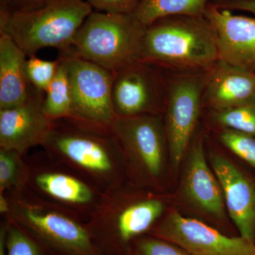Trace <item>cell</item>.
<instances>
[{
	"label": "cell",
	"mask_w": 255,
	"mask_h": 255,
	"mask_svg": "<svg viewBox=\"0 0 255 255\" xmlns=\"http://www.w3.org/2000/svg\"><path fill=\"white\" fill-rule=\"evenodd\" d=\"M72 94L71 114L67 120L83 127L112 130L117 119L112 101L114 73L75 55L60 54Z\"/></svg>",
	"instance_id": "cell-8"
},
{
	"label": "cell",
	"mask_w": 255,
	"mask_h": 255,
	"mask_svg": "<svg viewBox=\"0 0 255 255\" xmlns=\"http://www.w3.org/2000/svg\"><path fill=\"white\" fill-rule=\"evenodd\" d=\"M47 157L91 183L102 192L125 184V158L112 130H98L60 119L53 121L42 143Z\"/></svg>",
	"instance_id": "cell-1"
},
{
	"label": "cell",
	"mask_w": 255,
	"mask_h": 255,
	"mask_svg": "<svg viewBox=\"0 0 255 255\" xmlns=\"http://www.w3.org/2000/svg\"><path fill=\"white\" fill-rule=\"evenodd\" d=\"M218 59L214 28L204 16H165L146 28L141 61L182 73L205 70Z\"/></svg>",
	"instance_id": "cell-2"
},
{
	"label": "cell",
	"mask_w": 255,
	"mask_h": 255,
	"mask_svg": "<svg viewBox=\"0 0 255 255\" xmlns=\"http://www.w3.org/2000/svg\"><path fill=\"white\" fill-rule=\"evenodd\" d=\"M16 223L48 255H105L95 244L87 222L68 210L42 199L28 188L4 192Z\"/></svg>",
	"instance_id": "cell-3"
},
{
	"label": "cell",
	"mask_w": 255,
	"mask_h": 255,
	"mask_svg": "<svg viewBox=\"0 0 255 255\" xmlns=\"http://www.w3.org/2000/svg\"><path fill=\"white\" fill-rule=\"evenodd\" d=\"M27 55L4 32L0 31V110L24 103L33 87L26 75Z\"/></svg>",
	"instance_id": "cell-18"
},
{
	"label": "cell",
	"mask_w": 255,
	"mask_h": 255,
	"mask_svg": "<svg viewBox=\"0 0 255 255\" xmlns=\"http://www.w3.org/2000/svg\"><path fill=\"white\" fill-rule=\"evenodd\" d=\"M10 211V202L9 198L5 193H0V214L1 217L8 216Z\"/></svg>",
	"instance_id": "cell-30"
},
{
	"label": "cell",
	"mask_w": 255,
	"mask_h": 255,
	"mask_svg": "<svg viewBox=\"0 0 255 255\" xmlns=\"http://www.w3.org/2000/svg\"><path fill=\"white\" fill-rule=\"evenodd\" d=\"M167 72L140 61L114 73L112 101L117 118L163 114Z\"/></svg>",
	"instance_id": "cell-11"
},
{
	"label": "cell",
	"mask_w": 255,
	"mask_h": 255,
	"mask_svg": "<svg viewBox=\"0 0 255 255\" xmlns=\"http://www.w3.org/2000/svg\"><path fill=\"white\" fill-rule=\"evenodd\" d=\"M95 11L113 14H132L140 0H85Z\"/></svg>",
	"instance_id": "cell-27"
},
{
	"label": "cell",
	"mask_w": 255,
	"mask_h": 255,
	"mask_svg": "<svg viewBox=\"0 0 255 255\" xmlns=\"http://www.w3.org/2000/svg\"><path fill=\"white\" fill-rule=\"evenodd\" d=\"M147 234L171 242L190 255H255V245L241 236H228L174 211L159 219Z\"/></svg>",
	"instance_id": "cell-12"
},
{
	"label": "cell",
	"mask_w": 255,
	"mask_h": 255,
	"mask_svg": "<svg viewBox=\"0 0 255 255\" xmlns=\"http://www.w3.org/2000/svg\"><path fill=\"white\" fill-rule=\"evenodd\" d=\"M28 164L20 152L0 148V193L23 189L27 185Z\"/></svg>",
	"instance_id": "cell-21"
},
{
	"label": "cell",
	"mask_w": 255,
	"mask_h": 255,
	"mask_svg": "<svg viewBox=\"0 0 255 255\" xmlns=\"http://www.w3.org/2000/svg\"><path fill=\"white\" fill-rule=\"evenodd\" d=\"M211 165L222 189L225 205L240 236L255 245V185L227 157H211Z\"/></svg>",
	"instance_id": "cell-15"
},
{
	"label": "cell",
	"mask_w": 255,
	"mask_h": 255,
	"mask_svg": "<svg viewBox=\"0 0 255 255\" xmlns=\"http://www.w3.org/2000/svg\"><path fill=\"white\" fill-rule=\"evenodd\" d=\"M60 65L54 80L45 93L43 111L52 121L68 119L71 114L72 94L66 67L59 57Z\"/></svg>",
	"instance_id": "cell-20"
},
{
	"label": "cell",
	"mask_w": 255,
	"mask_h": 255,
	"mask_svg": "<svg viewBox=\"0 0 255 255\" xmlns=\"http://www.w3.org/2000/svg\"><path fill=\"white\" fill-rule=\"evenodd\" d=\"M6 221H1V228H0V255H6Z\"/></svg>",
	"instance_id": "cell-31"
},
{
	"label": "cell",
	"mask_w": 255,
	"mask_h": 255,
	"mask_svg": "<svg viewBox=\"0 0 255 255\" xmlns=\"http://www.w3.org/2000/svg\"><path fill=\"white\" fill-rule=\"evenodd\" d=\"M46 0H0V10L21 11L33 9L45 2Z\"/></svg>",
	"instance_id": "cell-29"
},
{
	"label": "cell",
	"mask_w": 255,
	"mask_h": 255,
	"mask_svg": "<svg viewBox=\"0 0 255 255\" xmlns=\"http://www.w3.org/2000/svg\"><path fill=\"white\" fill-rule=\"evenodd\" d=\"M28 164L30 191L87 221L100 205L104 193L73 171L48 159Z\"/></svg>",
	"instance_id": "cell-10"
},
{
	"label": "cell",
	"mask_w": 255,
	"mask_h": 255,
	"mask_svg": "<svg viewBox=\"0 0 255 255\" xmlns=\"http://www.w3.org/2000/svg\"><path fill=\"white\" fill-rule=\"evenodd\" d=\"M126 187L124 184L104 193L87 221L95 244L105 255H126L130 243L150 232L165 209L160 198L130 192Z\"/></svg>",
	"instance_id": "cell-5"
},
{
	"label": "cell",
	"mask_w": 255,
	"mask_h": 255,
	"mask_svg": "<svg viewBox=\"0 0 255 255\" xmlns=\"http://www.w3.org/2000/svg\"><path fill=\"white\" fill-rule=\"evenodd\" d=\"M92 11L85 0H46L33 9L0 10V31L11 37L28 57L46 48L65 53Z\"/></svg>",
	"instance_id": "cell-4"
},
{
	"label": "cell",
	"mask_w": 255,
	"mask_h": 255,
	"mask_svg": "<svg viewBox=\"0 0 255 255\" xmlns=\"http://www.w3.org/2000/svg\"><path fill=\"white\" fill-rule=\"evenodd\" d=\"M126 255H190L180 247L152 236L145 234L135 238L127 248Z\"/></svg>",
	"instance_id": "cell-25"
},
{
	"label": "cell",
	"mask_w": 255,
	"mask_h": 255,
	"mask_svg": "<svg viewBox=\"0 0 255 255\" xmlns=\"http://www.w3.org/2000/svg\"><path fill=\"white\" fill-rule=\"evenodd\" d=\"M211 113L214 123L221 128L237 130L255 137V102Z\"/></svg>",
	"instance_id": "cell-22"
},
{
	"label": "cell",
	"mask_w": 255,
	"mask_h": 255,
	"mask_svg": "<svg viewBox=\"0 0 255 255\" xmlns=\"http://www.w3.org/2000/svg\"><path fill=\"white\" fill-rule=\"evenodd\" d=\"M43 95L33 88L24 103L0 110V148L24 155L31 147L41 146L53 122L43 112Z\"/></svg>",
	"instance_id": "cell-14"
},
{
	"label": "cell",
	"mask_w": 255,
	"mask_h": 255,
	"mask_svg": "<svg viewBox=\"0 0 255 255\" xmlns=\"http://www.w3.org/2000/svg\"><path fill=\"white\" fill-rule=\"evenodd\" d=\"M203 137L195 138L189 146L183 175L186 199L198 211L218 221L226 219V205L221 184L206 162Z\"/></svg>",
	"instance_id": "cell-16"
},
{
	"label": "cell",
	"mask_w": 255,
	"mask_h": 255,
	"mask_svg": "<svg viewBox=\"0 0 255 255\" xmlns=\"http://www.w3.org/2000/svg\"><path fill=\"white\" fill-rule=\"evenodd\" d=\"M205 70L167 72L164 125L171 160L174 167L189 150L203 108Z\"/></svg>",
	"instance_id": "cell-9"
},
{
	"label": "cell",
	"mask_w": 255,
	"mask_h": 255,
	"mask_svg": "<svg viewBox=\"0 0 255 255\" xmlns=\"http://www.w3.org/2000/svg\"><path fill=\"white\" fill-rule=\"evenodd\" d=\"M204 16L214 28L219 59L255 73V18L233 14L211 2Z\"/></svg>",
	"instance_id": "cell-13"
},
{
	"label": "cell",
	"mask_w": 255,
	"mask_h": 255,
	"mask_svg": "<svg viewBox=\"0 0 255 255\" xmlns=\"http://www.w3.org/2000/svg\"><path fill=\"white\" fill-rule=\"evenodd\" d=\"M6 221V255H48L31 236L16 223Z\"/></svg>",
	"instance_id": "cell-24"
},
{
	"label": "cell",
	"mask_w": 255,
	"mask_h": 255,
	"mask_svg": "<svg viewBox=\"0 0 255 255\" xmlns=\"http://www.w3.org/2000/svg\"><path fill=\"white\" fill-rule=\"evenodd\" d=\"M219 137L223 145L255 168V137L237 130L222 129Z\"/></svg>",
	"instance_id": "cell-26"
},
{
	"label": "cell",
	"mask_w": 255,
	"mask_h": 255,
	"mask_svg": "<svg viewBox=\"0 0 255 255\" xmlns=\"http://www.w3.org/2000/svg\"><path fill=\"white\" fill-rule=\"evenodd\" d=\"M146 28L133 14L93 10L70 49L60 54L75 55L117 73L140 61Z\"/></svg>",
	"instance_id": "cell-6"
},
{
	"label": "cell",
	"mask_w": 255,
	"mask_h": 255,
	"mask_svg": "<svg viewBox=\"0 0 255 255\" xmlns=\"http://www.w3.org/2000/svg\"><path fill=\"white\" fill-rule=\"evenodd\" d=\"M255 102V73L219 59L206 69L203 107L214 112Z\"/></svg>",
	"instance_id": "cell-17"
},
{
	"label": "cell",
	"mask_w": 255,
	"mask_h": 255,
	"mask_svg": "<svg viewBox=\"0 0 255 255\" xmlns=\"http://www.w3.org/2000/svg\"><path fill=\"white\" fill-rule=\"evenodd\" d=\"M212 0H140L132 14L147 26L160 18L173 15L204 16Z\"/></svg>",
	"instance_id": "cell-19"
},
{
	"label": "cell",
	"mask_w": 255,
	"mask_h": 255,
	"mask_svg": "<svg viewBox=\"0 0 255 255\" xmlns=\"http://www.w3.org/2000/svg\"><path fill=\"white\" fill-rule=\"evenodd\" d=\"M60 65L59 58L46 60L36 55L28 57L26 62V75L28 82L37 91L46 93L54 80Z\"/></svg>",
	"instance_id": "cell-23"
},
{
	"label": "cell",
	"mask_w": 255,
	"mask_h": 255,
	"mask_svg": "<svg viewBox=\"0 0 255 255\" xmlns=\"http://www.w3.org/2000/svg\"><path fill=\"white\" fill-rule=\"evenodd\" d=\"M112 131L123 150L128 175L143 185L157 186L168 149L162 114L117 118Z\"/></svg>",
	"instance_id": "cell-7"
},
{
	"label": "cell",
	"mask_w": 255,
	"mask_h": 255,
	"mask_svg": "<svg viewBox=\"0 0 255 255\" xmlns=\"http://www.w3.org/2000/svg\"><path fill=\"white\" fill-rule=\"evenodd\" d=\"M211 2L219 9L241 10L255 15V0H212Z\"/></svg>",
	"instance_id": "cell-28"
}]
</instances>
